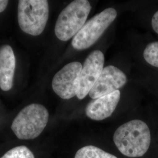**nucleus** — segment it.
<instances>
[{"mask_svg": "<svg viewBox=\"0 0 158 158\" xmlns=\"http://www.w3.org/2000/svg\"><path fill=\"white\" fill-rule=\"evenodd\" d=\"M91 10L87 0H75L60 13L55 27L57 38L68 41L74 37L85 25Z\"/></svg>", "mask_w": 158, "mask_h": 158, "instance_id": "7ed1b4c3", "label": "nucleus"}, {"mask_svg": "<svg viewBox=\"0 0 158 158\" xmlns=\"http://www.w3.org/2000/svg\"><path fill=\"white\" fill-rule=\"evenodd\" d=\"M1 158H35L33 153L25 146L12 148Z\"/></svg>", "mask_w": 158, "mask_h": 158, "instance_id": "ddd939ff", "label": "nucleus"}, {"mask_svg": "<svg viewBox=\"0 0 158 158\" xmlns=\"http://www.w3.org/2000/svg\"><path fill=\"white\" fill-rule=\"evenodd\" d=\"M104 64V56L102 51H93L87 57L80 74L77 95L79 100H83L89 93L102 72Z\"/></svg>", "mask_w": 158, "mask_h": 158, "instance_id": "0eeeda50", "label": "nucleus"}, {"mask_svg": "<svg viewBox=\"0 0 158 158\" xmlns=\"http://www.w3.org/2000/svg\"><path fill=\"white\" fill-rule=\"evenodd\" d=\"M121 97V93L115 91L106 96L93 99L85 110L88 118L94 121H102L110 117L115 111Z\"/></svg>", "mask_w": 158, "mask_h": 158, "instance_id": "1a4fd4ad", "label": "nucleus"}, {"mask_svg": "<svg viewBox=\"0 0 158 158\" xmlns=\"http://www.w3.org/2000/svg\"><path fill=\"white\" fill-rule=\"evenodd\" d=\"M127 81V76L123 71L112 65L108 66L103 69L89 94L92 99H96L118 90Z\"/></svg>", "mask_w": 158, "mask_h": 158, "instance_id": "6e6552de", "label": "nucleus"}, {"mask_svg": "<svg viewBox=\"0 0 158 158\" xmlns=\"http://www.w3.org/2000/svg\"><path fill=\"white\" fill-rule=\"evenodd\" d=\"M74 158H118L110 153L93 145H87L80 148Z\"/></svg>", "mask_w": 158, "mask_h": 158, "instance_id": "9b49d317", "label": "nucleus"}, {"mask_svg": "<svg viewBox=\"0 0 158 158\" xmlns=\"http://www.w3.org/2000/svg\"><path fill=\"white\" fill-rule=\"evenodd\" d=\"M151 24L153 29L156 34H158V11L156 12L153 15L152 18Z\"/></svg>", "mask_w": 158, "mask_h": 158, "instance_id": "4468645a", "label": "nucleus"}, {"mask_svg": "<svg viewBox=\"0 0 158 158\" xmlns=\"http://www.w3.org/2000/svg\"><path fill=\"white\" fill-rule=\"evenodd\" d=\"M8 2L9 1L7 0H0V13L6 10Z\"/></svg>", "mask_w": 158, "mask_h": 158, "instance_id": "2eb2a0df", "label": "nucleus"}, {"mask_svg": "<svg viewBox=\"0 0 158 158\" xmlns=\"http://www.w3.org/2000/svg\"><path fill=\"white\" fill-rule=\"evenodd\" d=\"M82 64L78 62L69 63L54 76L52 86L54 92L64 100L77 96L79 91L80 74Z\"/></svg>", "mask_w": 158, "mask_h": 158, "instance_id": "423d86ee", "label": "nucleus"}, {"mask_svg": "<svg viewBox=\"0 0 158 158\" xmlns=\"http://www.w3.org/2000/svg\"><path fill=\"white\" fill-rule=\"evenodd\" d=\"M16 60L11 46H0V89L10 90L13 86Z\"/></svg>", "mask_w": 158, "mask_h": 158, "instance_id": "9d476101", "label": "nucleus"}, {"mask_svg": "<svg viewBox=\"0 0 158 158\" xmlns=\"http://www.w3.org/2000/svg\"><path fill=\"white\" fill-rule=\"evenodd\" d=\"M145 61L154 67L158 68V42L149 44L143 51Z\"/></svg>", "mask_w": 158, "mask_h": 158, "instance_id": "f8f14e48", "label": "nucleus"}, {"mask_svg": "<svg viewBox=\"0 0 158 158\" xmlns=\"http://www.w3.org/2000/svg\"><path fill=\"white\" fill-rule=\"evenodd\" d=\"M113 140L119 152L125 156L141 157L150 146L151 132L145 123L134 119L119 127L114 134Z\"/></svg>", "mask_w": 158, "mask_h": 158, "instance_id": "f257e3e1", "label": "nucleus"}, {"mask_svg": "<svg viewBox=\"0 0 158 158\" xmlns=\"http://www.w3.org/2000/svg\"><path fill=\"white\" fill-rule=\"evenodd\" d=\"M49 8L46 0H19L18 22L23 32L32 36L42 34L49 18Z\"/></svg>", "mask_w": 158, "mask_h": 158, "instance_id": "20e7f679", "label": "nucleus"}, {"mask_svg": "<svg viewBox=\"0 0 158 158\" xmlns=\"http://www.w3.org/2000/svg\"><path fill=\"white\" fill-rule=\"evenodd\" d=\"M117 16V11L108 8L91 18L75 35L72 45L77 51L87 49L99 40Z\"/></svg>", "mask_w": 158, "mask_h": 158, "instance_id": "39448f33", "label": "nucleus"}, {"mask_svg": "<svg viewBox=\"0 0 158 158\" xmlns=\"http://www.w3.org/2000/svg\"><path fill=\"white\" fill-rule=\"evenodd\" d=\"M49 119V112L40 104H31L23 108L14 119L11 130L19 139H33L41 134Z\"/></svg>", "mask_w": 158, "mask_h": 158, "instance_id": "f03ea898", "label": "nucleus"}]
</instances>
